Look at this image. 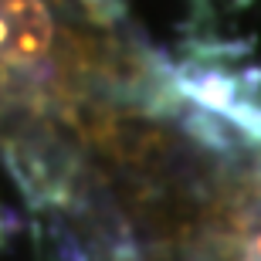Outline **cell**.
I'll list each match as a JSON object with an SVG mask.
<instances>
[{"mask_svg":"<svg viewBox=\"0 0 261 261\" xmlns=\"http://www.w3.org/2000/svg\"><path fill=\"white\" fill-rule=\"evenodd\" d=\"M55 20L41 0H0V61L14 68L44 58Z\"/></svg>","mask_w":261,"mask_h":261,"instance_id":"6da1fadb","label":"cell"},{"mask_svg":"<svg viewBox=\"0 0 261 261\" xmlns=\"http://www.w3.org/2000/svg\"><path fill=\"white\" fill-rule=\"evenodd\" d=\"M238 261H261V227L251 231L241 241V258H238Z\"/></svg>","mask_w":261,"mask_h":261,"instance_id":"7a4b0ae2","label":"cell"}]
</instances>
